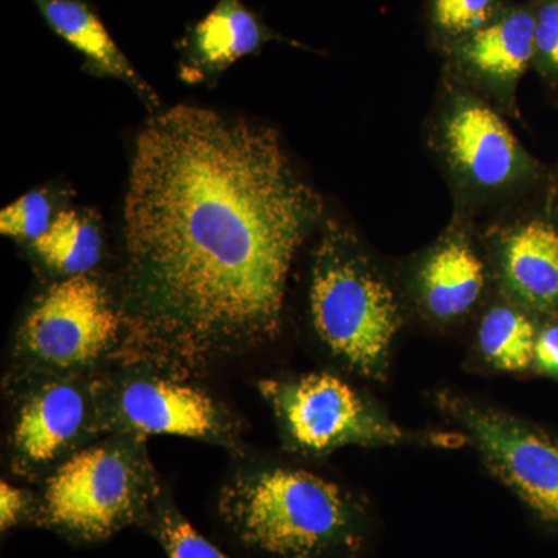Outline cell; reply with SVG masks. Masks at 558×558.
Wrapping results in <instances>:
<instances>
[{
	"label": "cell",
	"mask_w": 558,
	"mask_h": 558,
	"mask_svg": "<svg viewBox=\"0 0 558 558\" xmlns=\"http://www.w3.org/2000/svg\"><path fill=\"white\" fill-rule=\"evenodd\" d=\"M32 247L50 269L70 277L86 275L101 259L100 227L90 213L64 209L51 220L49 230L32 242Z\"/></svg>",
	"instance_id": "e0dca14e"
},
{
	"label": "cell",
	"mask_w": 558,
	"mask_h": 558,
	"mask_svg": "<svg viewBox=\"0 0 558 558\" xmlns=\"http://www.w3.org/2000/svg\"><path fill=\"white\" fill-rule=\"evenodd\" d=\"M534 365L546 376L558 379V325L538 330Z\"/></svg>",
	"instance_id": "603a6c76"
},
{
	"label": "cell",
	"mask_w": 558,
	"mask_h": 558,
	"mask_svg": "<svg viewBox=\"0 0 558 558\" xmlns=\"http://www.w3.org/2000/svg\"><path fill=\"white\" fill-rule=\"evenodd\" d=\"M121 329V312L100 282L78 275L40 296L22 326L21 347L44 365L73 368L106 354Z\"/></svg>",
	"instance_id": "ba28073f"
},
{
	"label": "cell",
	"mask_w": 558,
	"mask_h": 558,
	"mask_svg": "<svg viewBox=\"0 0 558 558\" xmlns=\"http://www.w3.org/2000/svg\"><path fill=\"white\" fill-rule=\"evenodd\" d=\"M263 389L286 435L293 446L307 453H329L347 446L425 442L424 435L400 427L373 400L332 374L266 381Z\"/></svg>",
	"instance_id": "8992f818"
},
{
	"label": "cell",
	"mask_w": 558,
	"mask_h": 558,
	"mask_svg": "<svg viewBox=\"0 0 558 558\" xmlns=\"http://www.w3.org/2000/svg\"><path fill=\"white\" fill-rule=\"evenodd\" d=\"M119 421L142 435H178L218 438L222 414L208 395L165 379L132 380L117 398Z\"/></svg>",
	"instance_id": "7c38bea8"
},
{
	"label": "cell",
	"mask_w": 558,
	"mask_h": 558,
	"mask_svg": "<svg viewBox=\"0 0 558 558\" xmlns=\"http://www.w3.org/2000/svg\"><path fill=\"white\" fill-rule=\"evenodd\" d=\"M40 16L72 49L78 51L94 75L123 81L149 108L159 98L138 75L123 50L112 39L97 10L87 0H33Z\"/></svg>",
	"instance_id": "5bb4252c"
},
{
	"label": "cell",
	"mask_w": 558,
	"mask_h": 558,
	"mask_svg": "<svg viewBox=\"0 0 558 558\" xmlns=\"http://www.w3.org/2000/svg\"><path fill=\"white\" fill-rule=\"evenodd\" d=\"M494 292L480 230L453 213L447 229L411 260L402 293L422 318L439 328L461 325Z\"/></svg>",
	"instance_id": "9c48e42d"
},
{
	"label": "cell",
	"mask_w": 558,
	"mask_h": 558,
	"mask_svg": "<svg viewBox=\"0 0 558 558\" xmlns=\"http://www.w3.org/2000/svg\"><path fill=\"white\" fill-rule=\"evenodd\" d=\"M425 142L449 183L453 213L475 220L517 204L535 174V161L505 116L486 100L440 78Z\"/></svg>",
	"instance_id": "277c9868"
},
{
	"label": "cell",
	"mask_w": 558,
	"mask_h": 558,
	"mask_svg": "<svg viewBox=\"0 0 558 558\" xmlns=\"http://www.w3.org/2000/svg\"><path fill=\"white\" fill-rule=\"evenodd\" d=\"M534 47L532 64L558 78V0L535 2Z\"/></svg>",
	"instance_id": "44dd1931"
},
{
	"label": "cell",
	"mask_w": 558,
	"mask_h": 558,
	"mask_svg": "<svg viewBox=\"0 0 558 558\" xmlns=\"http://www.w3.org/2000/svg\"><path fill=\"white\" fill-rule=\"evenodd\" d=\"M478 230L494 295L534 317L557 315V220L512 205Z\"/></svg>",
	"instance_id": "30bf717a"
},
{
	"label": "cell",
	"mask_w": 558,
	"mask_h": 558,
	"mask_svg": "<svg viewBox=\"0 0 558 558\" xmlns=\"http://www.w3.org/2000/svg\"><path fill=\"white\" fill-rule=\"evenodd\" d=\"M31 498L20 488L9 483L0 484V526L2 532L10 531L31 515Z\"/></svg>",
	"instance_id": "7402d4cb"
},
{
	"label": "cell",
	"mask_w": 558,
	"mask_h": 558,
	"mask_svg": "<svg viewBox=\"0 0 558 558\" xmlns=\"http://www.w3.org/2000/svg\"><path fill=\"white\" fill-rule=\"evenodd\" d=\"M537 337L534 315L495 295L481 314L476 351L488 368L524 373L534 365Z\"/></svg>",
	"instance_id": "2e32d148"
},
{
	"label": "cell",
	"mask_w": 558,
	"mask_h": 558,
	"mask_svg": "<svg viewBox=\"0 0 558 558\" xmlns=\"http://www.w3.org/2000/svg\"><path fill=\"white\" fill-rule=\"evenodd\" d=\"M535 2H510L495 20L440 54L442 76L517 116V89L534 62Z\"/></svg>",
	"instance_id": "8fae6325"
},
{
	"label": "cell",
	"mask_w": 558,
	"mask_h": 558,
	"mask_svg": "<svg viewBox=\"0 0 558 558\" xmlns=\"http://www.w3.org/2000/svg\"><path fill=\"white\" fill-rule=\"evenodd\" d=\"M146 523L168 558H229L170 505H160Z\"/></svg>",
	"instance_id": "d6986e66"
},
{
	"label": "cell",
	"mask_w": 558,
	"mask_h": 558,
	"mask_svg": "<svg viewBox=\"0 0 558 558\" xmlns=\"http://www.w3.org/2000/svg\"><path fill=\"white\" fill-rule=\"evenodd\" d=\"M509 3V0H425L429 46L442 53L451 44L495 20Z\"/></svg>",
	"instance_id": "ac0fdd59"
},
{
	"label": "cell",
	"mask_w": 558,
	"mask_h": 558,
	"mask_svg": "<svg viewBox=\"0 0 558 558\" xmlns=\"http://www.w3.org/2000/svg\"><path fill=\"white\" fill-rule=\"evenodd\" d=\"M322 215L270 128L189 105L157 113L124 201L123 359L194 369L277 339Z\"/></svg>",
	"instance_id": "6da1fadb"
},
{
	"label": "cell",
	"mask_w": 558,
	"mask_h": 558,
	"mask_svg": "<svg viewBox=\"0 0 558 558\" xmlns=\"http://www.w3.org/2000/svg\"><path fill=\"white\" fill-rule=\"evenodd\" d=\"M278 39V33L270 31L242 0H218L207 16L191 25L180 40L182 75L190 81L219 75Z\"/></svg>",
	"instance_id": "4fadbf2b"
},
{
	"label": "cell",
	"mask_w": 558,
	"mask_h": 558,
	"mask_svg": "<svg viewBox=\"0 0 558 558\" xmlns=\"http://www.w3.org/2000/svg\"><path fill=\"white\" fill-rule=\"evenodd\" d=\"M51 204L46 191H31L0 213L3 236L21 241H36L49 230Z\"/></svg>",
	"instance_id": "ffe728a7"
},
{
	"label": "cell",
	"mask_w": 558,
	"mask_h": 558,
	"mask_svg": "<svg viewBox=\"0 0 558 558\" xmlns=\"http://www.w3.org/2000/svg\"><path fill=\"white\" fill-rule=\"evenodd\" d=\"M154 490L142 461L120 444L80 451L49 480L39 523L73 542H105L146 521Z\"/></svg>",
	"instance_id": "5b68a950"
},
{
	"label": "cell",
	"mask_w": 558,
	"mask_h": 558,
	"mask_svg": "<svg viewBox=\"0 0 558 558\" xmlns=\"http://www.w3.org/2000/svg\"><path fill=\"white\" fill-rule=\"evenodd\" d=\"M86 396L72 384L46 385L21 407L14 447L31 464H46L78 436L86 421Z\"/></svg>",
	"instance_id": "9a60e30c"
},
{
	"label": "cell",
	"mask_w": 558,
	"mask_h": 558,
	"mask_svg": "<svg viewBox=\"0 0 558 558\" xmlns=\"http://www.w3.org/2000/svg\"><path fill=\"white\" fill-rule=\"evenodd\" d=\"M219 515L238 542L275 558L352 557L368 534L357 498L299 469L238 476L220 494Z\"/></svg>",
	"instance_id": "7a4b0ae2"
},
{
	"label": "cell",
	"mask_w": 558,
	"mask_h": 558,
	"mask_svg": "<svg viewBox=\"0 0 558 558\" xmlns=\"http://www.w3.org/2000/svg\"><path fill=\"white\" fill-rule=\"evenodd\" d=\"M405 303L355 233L326 220L314 252L310 304L312 325L330 354L366 379H387Z\"/></svg>",
	"instance_id": "3957f363"
},
{
	"label": "cell",
	"mask_w": 558,
	"mask_h": 558,
	"mask_svg": "<svg viewBox=\"0 0 558 558\" xmlns=\"http://www.w3.org/2000/svg\"><path fill=\"white\" fill-rule=\"evenodd\" d=\"M438 402L464 429L492 475L539 520L558 524V439L483 400L444 391Z\"/></svg>",
	"instance_id": "52a82bcc"
}]
</instances>
